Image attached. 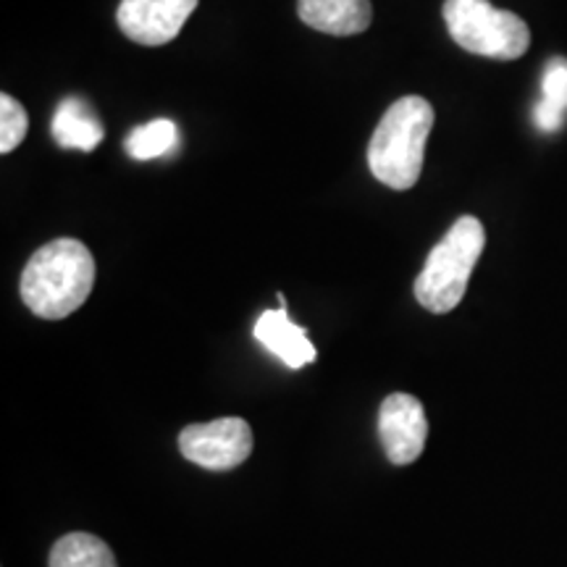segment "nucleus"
Returning <instances> with one entry per match:
<instances>
[{
	"label": "nucleus",
	"mask_w": 567,
	"mask_h": 567,
	"mask_svg": "<svg viewBox=\"0 0 567 567\" xmlns=\"http://www.w3.org/2000/svg\"><path fill=\"white\" fill-rule=\"evenodd\" d=\"M95 287V258L80 239L61 237L42 245L21 274L19 292L27 308L45 321L80 310Z\"/></svg>",
	"instance_id": "nucleus-1"
},
{
	"label": "nucleus",
	"mask_w": 567,
	"mask_h": 567,
	"mask_svg": "<svg viewBox=\"0 0 567 567\" xmlns=\"http://www.w3.org/2000/svg\"><path fill=\"white\" fill-rule=\"evenodd\" d=\"M434 130V109L421 95L389 105L368 142V168L392 189L415 187L423 172L425 142Z\"/></svg>",
	"instance_id": "nucleus-2"
},
{
	"label": "nucleus",
	"mask_w": 567,
	"mask_h": 567,
	"mask_svg": "<svg viewBox=\"0 0 567 567\" xmlns=\"http://www.w3.org/2000/svg\"><path fill=\"white\" fill-rule=\"evenodd\" d=\"M484 247V224L476 216L457 218L442 243L425 258L423 271L415 279V300L436 316L455 310L463 302L467 281H471Z\"/></svg>",
	"instance_id": "nucleus-3"
},
{
	"label": "nucleus",
	"mask_w": 567,
	"mask_h": 567,
	"mask_svg": "<svg viewBox=\"0 0 567 567\" xmlns=\"http://www.w3.org/2000/svg\"><path fill=\"white\" fill-rule=\"evenodd\" d=\"M444 21L460 48L484 59L515 61L530 45L526 21L513 11L494 9L488 0H446Z\"/></svg>",
	"instance_id": "nucleus-4"
},
{
	"label": "nucleus",
	"mask_w": 567,
	"mask_h": 567,
	"mask_svg": "<svg viewBox=\"0 0 567 567\" xmlns=\"http://www.w3.org/2000/svg\"><path fill=\"white\" fill-rule=\"evenodd\" d=\"M179 450L189 463L205 471H234L250 457L252 429L243 417L193 423L179 434Z\"/></svg>",
	"instance_id": "nucleus-5"
},
{
	"label": "nucleus",
	"mask_w": 567,
	"mask_h": 567,
	"mask_svg": "<svg viewBox=\"0 0 567 567\" xmlns=\"http://www.w3.org/2000/svg\"><path fill=\"white\" fill-rule=\"evenodd\" d=\"M379 439L389 463L410 465L423 455L429 421L421 400L413 394H389L379 410Z\"/></svg>",
	"instance_id": "nucleus-6"
},
{
	"label": "nucleus",
	"mask_w": 567,
	"mask_h": 567,
	"mask_svg": "<svg viewBox=\"0 0 567 567\" xmlns=\"http://www.w3.org/2000/svg\"><path fill=\"white\" fill-rule=\"evenodd\" d=\"M195 9L197 0H122L116 21L118 30L137 45H166Z\"/></svg>",
	"instance_id": "nucleus-7"
},
{
	"label": "nucleus",
	"mask_w": 567,
	"mask_h": 567,
	"mask_svg": "<svg viewBox=\"0 0 567 567\" xmlns=\"http://www.w3.org/2000/svg\"><path fill=\"white\" fill-rule=\"evenodd\" d=\"M281 308L279 310H266L264 316L255 323V339L266 347L268 352H274L287 368H305L316 363V347L308 339V331L302 326L289 321L287 316V300L279 295Z\"/></svg>",
	"instance_id": "nucleus-8"
},
{
	"label": "nucleus",
	"mask_w": 567,
	"mask_h": 567,
	"mask_svg": "<svg viewBox=\"0 0 567 567\" xmlns=\"http://www.w3.org/2000/svg\"><path fill=\"white\" fill-rule=\"evenodd\" d=\"M297 11L305 24L334 38L365 32L373 21L371 0H300Z\"/></svg>",
	"instance_id": "nucleus-9"
},
{
	"label": "nucleus",
	"mask_w": 567,
	"mask_h": 567,
	"mask_svg": "<svg viewBox=\"0 0 567 567\" xmlns=\"http://www.w3.org/2000/svg\"><path fill=\"white\" fill-rule=\"evenodd\" d=\"M51 132L61 147L82 153H92L105 137L103 124L97 122V116H92L80 97H66L59 105V111L53 113Z\"/></svg>",
	"instance_id": "nucleus-10"
},
{
	"label": "nucleus",
	"mask_w": 567,
	"mask_h": 567,
	"mask_svg": "<svg viewBox=\"0 0 567 567\" xmlns=\"http://www.w3.org/2000/svg\"><path fill=\"white\" fill-rule=\"evenodd\" d=\"M51 567H118L103 538L92 534H66L51 549Z\"/></svg>",
	"instance_id": "nucleus-11"
},
{
	"label": "nucleus",
	"mask_w": 567,
	"mask_h": 567,
	"mask_svg": "<svg viewBox=\"0 0 567 567\" xmlns=\"http://www.w3.org/2000/svg\"><path fill=\"white\" fill-rule=\"evenodd\" d=\"M176 142H179V130H176V124L168 122V118H155V122L140 126V130H132L130 137L124 142V147L134 161H153L172 153Z\"/></svg>",
	"instance_id": "nucleus-12"
},
{
	"label": "nucleus",
	"mask_w": 567,
	"mask_h": 567,
	"mask_svg": "<svg viewBox=\"0 0 567 567\" xmlns=\"http://www.w3.org/2000/svg\"><path fill=\"white\" fill-rule=\"evenodd\" d=\"M30 130V116L11 95H0V153H11L21 145Z\"/></svg>",
	"instance_id": "nucleus-13"
},
{
	"label": "nucleus",
	"mask_w": 567,
	"mask_h": 567,
	"mask_svg": "<svg viewBox=\"0 0 567 567\" xmlns=\"http://www.w3.org/2000/svg\"><path fill=\"white\" fill-rule=\"evenodd\" d=\"M542 103L557 111H567V61L551 59L542 76Z\"/></svg>",
	"instance_id": "nucleus-14"
}]
</instances>
